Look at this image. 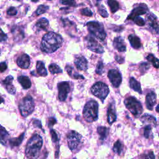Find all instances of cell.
Returning a JSON list of instances; mask_svg holds the SVG:
<instances>
[{
	"label": "cell",
	"mask_w": 159,
	"mask_h": 159,
	"mask_svg": "<svg viewBox=\"0 0 159 159\" xmlns=\"http://www.w3.org/2000/svg\"><path fill=\"white\" fill-rule=\"evenodd\" d=\"M48 26V21L46 18L42 17L35 23V27L37 30H45Z\"/></svg>",
	"instance_id": "obj_21"
},
{
	"label": "cell",
	"mask_w": 159,
	"mask_h": 159,
	"mask_svg": "<svg viewBox=\"0 0 159 159\" xmlns=\"http://www.w3.org/2000/svg\"><path fill=\"white\" fill-rule=\"evenodd\" d=\"M149 68V64L147 62H143L140 65V70L142 73H145Z\"/></svg>",
	"instance_id": "obj_39"
},
{
	"label": "cell",
	"mask_w": 159,
	"mask_h": 159,
	"mask_svg": "<svg viewBox=\"0 0 159 159\" xmlns=\"http://www.w3.org/2000/svg\"><path fill=\"white\" fill-rule=\"evenodd\" d=\"M48 69L50 72L52 74H56V73H62V70L60 68V67L57 65L55 63H52L49 65Z\"/></svg>",
	"instance_id": "obj_32"
},
{
	"label": "cell",
	"mask_w": 159,
	"mask_h": 159,
	"mask_svg": "<svg viewBox=\"0 0 159 159\" xmlns=\"http://www.w3.org/2000/svg\"><path fill=\"white\" fill-rule=\"evenodd\" d=\"M103 68H104V65L101 61H98L96 68V73L98 75H101L103 73Z\"/></svg>",
	"instance_id": "obj_36"
},
{
	"label": "cell",
	"mask_w": 159,
	"mask_h": 159,
	"mask_svg": "<svg viewBox=\"0 0 159 159\" xmlns=\"http://www.w3.org/2000/svg\"><path fill=\"white\" fill-rule=\"evenodd\" d=\"M60 3L63 4V5L74 6L76 2L74 1H60Z\"/></svg>",
	"instance_id": "obj_43"
},
{
	"label": "cell",
	"mask_w": 159,
	"mask_h": 159,
	"mask_svg": "<svg viewBox=\"0 0 159 159\" xmlns=\"http://www.w3.org/2000/svg\"><path fill=\"white\" fill-rule=\"evenodd\" d=\"M9 134L6 131V130L2 127H1V131H0V139L1 143L2 145H6L7 140L8 139Z\"/></svg>",
	"instance_id": "obj_28"
},
{
	"label": "cell",
	"mask_w": 159,
	"mask_h": 159,
	"mask_svg": "<svg viewBox=\"0 0 159 159\" xmlns=\"http://www.w3.org/2000/svg\"><path fill=\"white\" fill-rule=\"evenodd\" d=\"M124 104L126 108L135 116L139 117L143 111V107L140 102L135 97L130 96L124 100Z\"/></svg>",
	"instance_id": "obj_5"
},
{
	"label": "cell",
	"mask_w": 159,
	"mask_h": 159,
	"mask_svg": "<svg viewBox=\"0 0 159 159\" xmlns=\"http://www.w3.org/2000/svg\"><path fill=\"white\" fill-rule=\"evenodd\" d=\"M150 132H151V126L150 125H148L144 128V132H143L144 137L145 138H148Z\"/></svg>",
	"instance_id": "obj_41"
},
{
	"label": "cell",
	"mask_w": 159,
	"mask_h": 159,
	"mask_svg": "<svg viewBox=\"0 0 159 159\" xmlns=\"http://www.w3.org/2000/svg\"><path fill=\"white\" fill-rule=\"evenodd\" d=\"M134 22L135 24H136L137 25L139 26H143L145 24V20L140 17H137L134 19Z\"/></svg>",
	"instance_id": "obj_37"
},
{
	"label": "cell",
	"mask_w": 159,
	"mask_h": 159,
	"mask_svg": "<svg viewBox=\"0 0 159 159\" xmlns=\"http://www.w3.org/2000/svg\"><path fill=\"white\" fill-rule=\"evenodd\" d=\"M129 85L130 87L135 91L139 93V94H142V89L140 86V84L139 81H137L134 77H131L129 80Z\"/></svg>",
	"instance_id": "obj_23"
},
{
	"label": "cell",
	"mask_w": 159,
	"mask_h": 159,
	"mask_svg": "<svg viewBox=\"0 0 159 159\" xmlns=\"http://www.w3.org/2000/svg\"><path fill=\"white\" fill-rule=\"evenodd\" d=\"M13 79L14 78L11 75H9L2 81V84L6 87L7 92L12 95L16 93V88L12 84Z\"/></svg>",
	"instance_id": "obj_17"
},
{
	"label": "cell",
	"mask_w": 159,
	"mask_h": 159,
	"mask_svg": "<svg viewBox=\"0 0 159 159\" xmlns=\"http://www.w3.org/2000/svg\"><path fill=\"white\" fill-rule=\"evenodd\" d=\"M107 4H108L109 7H110L111 12H112V13L116 12L119 9V4L116 1L109 0V1H107Z\"/></svg>",
	"instance_id": "obj_29"
},
{
	"label": "cell",
	"mask_w": 159,
	"mask_h": 159,
	"mask_svg": "<svg viewBox=\"0 0 159 159\" xmlns=\"http://www.w3.org/2000/svg\"><path fill=\"white\" fill-rule=\"evenodd\" d=\"M147 7L145 4H141L137 7L133 9V10L131 11L130 14L128 16L127 19H131L133 20L137 17H139L140 15H143L146 14L147 11Z\"/></svg>",
	"instance_id": "obj_12"
},
{
	"label": "cell",
	"mask_w": 159,
	"mask_h": 159,
	"mask_svg": "<svg viewBox=\"0 0 159 159\" xmlns=\"http://www.w3.org/2000/svg\"><path fill=\"white\" fill-rule=\"evenodd\" d=\"M147 59L150 61L153 66L155 68H159V59H158L157 58H156L153 54H148L147 56Z\"/></svg>",
	"instance_id": "obj_30"
},
{
	"label": "cell",
	"mask_w": 159,
	"mask_h": 159,
	"mask_svg": "<svg viewBox=\"0 0 159 159\" xmlns=\"http://www.w3.org/2000/svg\"><path fill=\"white\" fill-rule=\"evenodd\" d=\"M145 159H155V156H154V154L152 152H150L147 156L145 158Z\"/></svg>",
	"instance_id": "obj_48"
},
{
	"label": "cell",
	"mask_w": 159,
	"mask_h": 159,
	"mask_svg": "<svg viewBox=\"0 0 159 159\" xmlns=\"http://www.w3.org/2000/svg\"><path fill=\"white\" fill-rule=\"evenodd\" d=\"M86 26L90 34L94 36L98 40L104 41L106 38V34L104 30L103 25L96 21H89L87 22Z\"/></svg>",
	"instance_id": "obj_4"
},
{
	"label": "cell",
	"mask_w": 159,
	"mask_h": 159,
	"mask_svg": "<svg viewBox=\"0 0 159 159\" xmlns=\"http://www.w3.org/2000/svg\"><path fill=\"white\" fill-rule=\"evenodd\" d=\"M48 8H49V7L48 6L44 5V4H41L37 9L35 14L37 15H40L42 14H43L44 12H45L48 9Z\"/></svg>",
	"instance_id": "obj_35"
},
{
	"label": "cell",
	"mask_w": 159,
	"mask_h": 159,
	"mask_svg": "<svg viewBox=\"0 0 159 159\" xmlns=\"http://www.w3.org/2000/svg\"><path fill=\"white\" fill-rule=\"evenodd\" d=\"M97 6L98 7V12L100 14V15L103 17H107L108 13L106 11V8L102 4H99V3L98 4H97Z\"/></svg>",
	"instance_id": "obj_34"
},
{
	"label": "cell",
	"mask_w": 159,
	"mask_h": 159,
	"mask_svg": "<svg viewBox=\"0 0 159 159\" xmlns=\"http://www.w3.org/2000/svg\"><path fill=\"white\" fill-rule=\"evenodd\" d=\"M91 91L93 95L100 99L102 102H103L109 93V89L107 84L101 81H98L93 85Z\"/></svg>",
	"instance_id": "obj_7"
},
{
	"label": "cell",
	"mask_w": 159,
	"mask_h": 159,
	"mask_svg": "<svg viewBox=\"0 0 159 159\" xmlns=\"http://www.w3.org/2000/svg\"><path fill=\"white\" fill-rule=\"evenodd\" d=\"M58 99L60 101L66 100L68 93L70 91V83L68 81H62L58 84Z\"/></svg>",
	"instance_id": "obj_11"
},
{
	"label": "cell",
	"mask_w": 159,
	"mask_h": 159,
	"mask_svg": "<svg viewBox=\"0 0 159 159\" xmlns=\"http://www.w3.org/2000/svg\"><path fill=\"white\" fill-rule=\"evenodd\" d=\"M82 136L75 130H71L67 135V141L69 148L71 151L77 150L81 143Z\"/></svg>",
	"instance_id": "obj_8"
},
{
	"label": "cell",
	"mask_w": 159,
	"mask_h": 159,
	"mask_svg": "<svg viewBox=\"0 0 159 159\" xmlns=\"http://www.w3.org/2000/svg\"><path fill=\"white\" fill-rule=\"evenodd\" d=\"M34 102L33 98L28 95L24 98L19 103V108L20 114L23 117H27L34 111Z\"/></svg>",
	"instance_id": "obj_6"
},
{
	"label": "cell",
	"mask_w": 159,
	"mask_h": 159,
	"mask_svg": "<svg viewBox=\"0 0 159 159\" xmlns=\"http://www.w3.org/2000/svg\"><path fill=\"white\" fill-rule=\"evenodd\" d=\"M156 99H157V96L155 93L153 91H151L148 93L145 98V104L147 108L152 111L153 108V106L156 104Z\"/></svg>",
	"instance_id": "obj_16"
},
{
	"label": "cell",
	"mask_w": 159,
	"mask_h": 159,
	"mask_svg": "<svg viewBox=\"0 0 159 159\" xmlns=\"http://www.w3.org/2000/svg\"><path fill=\"white\" fill-rule=\"evenodd\" d=\"M116 60L119 63H123L124 62V60L123 58H121L120 57H118V56H116Z\"/></svg>",
	"instance_id": "obj_49"
},
{
	"label": "cell",
	"mask_w": 159,
	"mask_h": 159,
	"mask_svg": "<svg viewBox=\"0 0 159 159\" xmlns=\"http://www.w3.org/2000/svg\"><path fill=\"white\" fill-rule=\"evenodd\" d=\"M156 111L159 113V104H158L157 106V107H156Z\"/></svg>",
	"instance_id": "obj_50"
},
{
	"label": "cell",
	"mask_w": 159,
	"mask_h": 159,
	"mask_svg": "<svg viewBox=\"0 0 159 159\" xmlns=\"http://www.w3.org/2000/svg\"><path fill=\"white\" fill-rule=\"evenodd\" d=\"M0 68H1V72H3L4 71H5L7 69V65L6 63V62L2 61L0 65Z\"/></svg>",
	"instance_id": "obj_47"
},
{
	"label": "cell",
	"mask_w": 159,
	"mask_h": 159,
	"mask_svg": "<svg viewBox=\"0 0 159 159\" xmlns=\"http://www.w3.org/2000/svg\"><path fill=\"white\" fill-rule=\"evenodd\" d=\"M81 14L82 15H84V16H92L93 15V12L92 11H91L90 9L88 8V7H86V8H84V9H81Z\"/></svg>",
	"instance_id": "obj_38"
},
{
	"label": "cell",
	"mask_w": 159,
	"mask_h": 159,
	"mask_svg": "<svg viewBox=\"0 0 159 159\" xmlns=\"http://www.w3.org/2000/svg\"><path fill=\"white\" fill-rule=\"evenodd\" d=\"M50 134H51L52 140L53 142H58L59 141V139L58 137V135H57L56 132L52 129H50Z\"/></svg>",
	"instance_id": "obj_40"
},
{
	"label": "cell",
	"mask_w": 159,
	"mask_h": 159,
	"mask_svg": "<svg viewBox=\"0 0 159 159\" xmlns=\"http://www.w3.org/2000/svg\"><path fill=\"white\" fill-rule=\"evenodd\" d=\"M158 48H159V42H158Z\"/></svg>",
	"instance_id": "obj_51"
},
{
	"label": "cell",
	"mask_w": 159,
	"mask_h": 159,
	"mask_svg": "<svg viewBox=\"0 0 159 159\" xmlns=\"http://www.w3.org/2000/svg\"><path fill=\"white\" fill-rule=\"evenodd\" d=\"M43 145V140L42 137L37 134H34L28 140L25 154L28 159H37L40 153V151Z\"/></svg>",
	"instance_id": "obj_2"
},
{
	"label": "cell",
	"mask_w": 159,
	"mask_h": 159,
	"mask_svg": "<svg viewBox=\"0 0 159 159\" xmlns=\"http://www.w3.org/2000/svg\"><path fill=\"white\" fill-rule=\"evenodd\" d=\"M63 42L61 36L54 32L45 34L42 39L40 48L42 52L51 53L59 48Z\"/></svg>",
	"instance_id": "obj_1"
},
{
	"label": "cell",
	"mask_w": 159,
	"mask_h": 159,
	"mask_svg": "<svg viewBox=\"0 0 159 159\" xmlns=\"http://www.w3.org/2000/svg\"><path fill=\"white\" fill-rule=\"evenodd\" d=\"M7 39V36L6 34H4L2 31V30L1 29V42H3L6 40Z\"/></svg>",
	"instance_id": "obj_46"
},
{
	"label": "cell",
	"mask_w": 159,
	"mask_h": 159,
	"mask_svg": "<svg viewBox=\"0 0 159 159\" xmlns=\"http://www.w3.org/2000/svg\"><path fill=\"white\" fill-rule=\"evenodd\" d=\"M17 80L19 83L21 84L22 88L25 89H27L30 88L31 86V81L28 76L20 75L18 76Z\"/></svg>",
	"instance_id": "obj_22"
},
{
	"label": "cell",
	"mask_w": 159,
	"mask_h": 159,
	"mask_svg": "<svg viewBox=\"0 0 159 159\" xmlns=\"http://www.w3.org/2000/svg\"><path fill=\"white\" fill-rule=\"evenodd\" d=\"M85 40L88 49L97 53H104V48L95 39L93 35L90 34L89 35H88L85 38Z\"/></svg>",
	"instance_id": "obj_9"
},
{
	"label": "cell",
	"mask_w": 159,
	"mask_h": 159,
	"mask_svg": "<svg viewBox=\"0 0 159 159\" xmlns=\"http://www.w3.org/2000/svg\"><path fill=\"white\" fill-rule=\"evenodd\" d=\"M142 120L143 123L145 122H150L152 124H156V119L153 116H151L148 114H145L142 116Z\"/></svg>",
	"instance_id": "obj_31"
},
{
	"label": "cell",
	"mask_w": 159,
	"mask_h": 159,
	"mask_svg": "<svg viewBox=\"0 0 159 159\" xmlns=\"http://www.w3.org/2000/svg\"><path fill=\"white\" fill-rule=\"evenodd\" d=\"M97 131H98V134L99 135L100 139L102 140H104L107 137L108 133H109L108 129L104 126H99L98 127Z\"/></svg>",
	"instance_id": "obj_27"
},
{
	"label": "cell",
	"mask_w": 159,
	"mask_h": 159,
	"mask_svg": "<svg viewBox=\"0 0 159 159\" xmlns=\"http://www.w3.org/2000/svg\"><path fill=\"white\" fill-rule=\"evenodd\" d=\"M98 103L94 100H90L84 106L83 114L84 119L88 122L96 121L98 118Z\"/></svg>",
	"instance_id": "obj_3"
},
{
	"label": "cell",
	"mask_w": 159,
	"mask_h": 159,
	"mask_svg": "<svg viewBox=\"0 0 159 159\" xmlns=\"http://www.w3.org/2000/svg\"><path fill=\"white\" fill-rule=\"evenodd\" d=\"M114 47L119 52H125L126 50V46L124 42V40L122 37H116L113 41Z\"/></svg>",
	"instance_id": "obj_18"
},
{
	"label": "cell",
	"mask_w": 159,
	"mask_h": 159,
	"mask_svg": "<svg viewBox=\"0 0 159 159\" xmlns=\"http://www.w3.org/2000/svg\"><path fill=\"white\" fill-rule=\"evenodd\" d=\"M25 135V133H22L20 135H19L18 137L16 138H12L9 140V143L11 148H13L14 147H18L19 146L22 142L24 140Z\"/></svg>",
	"instance_id": "obj_24"
},
{
	"label": "cell",
	"mask_w": 159,
	"mask_h": 159,
	"mask_svg": "<svg viewBox=\"0 0 159 159\" xmlns=\"http://www.w3.org/2000/svg\"><path fill=\"white\" fill-rule=\"evenodd\" d=\"M107 77L112 86L118 88L122 82V76L120 71L117 69H111L108 71Z\"/></svg>",
	"instance_id": "obj_10"
},
{
	"label": "cell",
	"mask_w": 159,
	"mask_h": 159,
	"mask_svg": "<svg viewBox=\"0 0 159 159\" xmlns=\"http://www.w3.org/2000/svg\"><path fill=\"white\" fill-rule=\"evenodd\" d=\"M74 63L76 68L79 70L86 71L88 68V61L83 56L76 57Z\"/></svg>",
	"instance_id": "obj_14"
},
{
	"label": "cell",
	"mask_w": 159,
	"mask_h": 159,
	"mask_svg": "<svg viewBox=\"0 0 159 159\" xmlns=\"http://www.w3.org/2000/svg\"><path fill=\"white\" fill-rule=\"evenodd\" d=\"M113 151L114 153L118 155H120L121 152H122V145L119 140H117L114 143L113 146Z\"/></svg>",
	"instance_id": "obj_33"
},
{
	"label": "cell",
	"mask_w": 159,
	"mask_h": 159,
	"mask_svg": "<svg viewBox=\"0 0 159 159\" xmlns=\"http://www.w3.org/2000/svg\"><path fill=\"white\" fill-rule=\"evenodd\" d=\"M16 62L18 66L20 68L27 69L29 67L30 64V57L27 54H22L17 58Z\"/></svg>",
	"instance_id": "obj_13"
},
{
	"label": "cell",
	"mask_w": 159,
	"mask_h": 159,
	"mask_svg": "<svg viewBox=\"0 0 159 159\" xmlns=\"http://www.w3.org/2000/svg\"><path fill=\"white\" fill-rule=\"evenodd\" d=\"M66 71L68 73V74L69 75V76H70L72 78H75V79H84V77L82 75H80V74H78V73H76L75 71H74V69L73 67H71L70 65H66L65 67Z\"/></svg>",
	"instance_id": "obj_26"
},
{
	"label": "cell",
	"mask_w": 159,
	"mask_h": 159,
	"mask_svg": "<svg viewBox=\"0 0 159 159\" xmlns=\"http://www.w3.org/2000/svg\"><path fill=\"white\" fill-rule=\"evenodd\" d=\"M129 41L131 46L135 49H139L141 47L142 44L140 39L134 34H130L128 37Z\"/></svg>",
	"instance_id": "obj_20"
},
{
	"label": "cell",
	"mask_w": 159,
	"mask_h": 159,
	"mask_svg": "<svg viewBox=\"0 0 159 159\" xmlns=\"http://www.w3.org/2000/svg\"><path fill=\"white\" fill-rule=\"evenodd\" d=\"M33 124H34V125L35 127H38L39 128H40V129L43 130V129H42V125H41L40 120H37V119H35V120H34V121H33Z\"/></svg>",
	"instance_id": "obj_44"
},
{
	"label": "cell",
	"mask_w": 159,
	"mask_h": 159,
	"mask_svg": "<svg viewBox=\"0 0 159 159\" xmlns=\"http://www.w3.org/2000/svg\"><path fill=\"white\" fill-rule=\"evenodd\" d=\"M107 114V122L109 124H112L116 120V112L115 108V103L114 101L109 104Z\"/></svg>",
	"instance_id": "obj_15"
},
{
	"label": "cell",
	"mask_w": 159,
	"mask_h": 159,
	"mask_svg": "<svg viewBox=\"0 0 159 159\" xmlns=\"http://www.w3.org/2000/svg\"><path fill=\"white\" fill-rule=\"evenodd\" d=\"M148 20V24L150 27L154 30L157 34H159V24L157 21L156 17L153 14H148L147 17Z\"/></svg>",
	"instance_id": "obj_19"
},
{
	"label": "cell",
	"mask_w": 159,
	"mask_h": 159,
	"mask_svg": "<svg viewBox=\"0 0 159 159\" xmlns=\"http://www.w3.org/2000/svg\"><path fill=\"white\" fill-rule=\"evenodd\" d=\"M4 159H6V158H4Z\"/></svg>",
	"instance_id": "obj_52"
},
{
	"label": "cell",
	"mask_w": 159,
	"mask_h": 159,
	"mask_svg": "<svg viewBox=\"0 0 159 159\" xmlns=\"http://www.w3.org/2000/svg\"><path fill=\"white\" fill-rule=\"evenodd\" d=\"M36 69L37 73L42 76H46L47 75V71L45 68V64L42 61H37L36 65Z\"/></svg>",
	"instance_id": "obj_25"
},
{
	"label": "cell",
	"mask_w": 159,
	"mask_h": 159,
	"mask_svg": "<svg viewBox=\"0 0 159 159\" xmlns=\"http://www.w3.org/2000/svg\"><path fill=\"white\" fill-rule=\"evenodd\" d=\"M17 12V11L14 7H10L7 11V14L9 16H16Z\"/></svg>",
	"instance_id": "obj_42"
},
{
	"label": "cell",
	"mask_w": 159,
	"mask_h": 159,
	"mask_svg": "<svg viewBox=\"0 0 159 159\" xmlns=\"http://www.w3.org/2000/svg\"><path fill=\"white\" fill-rule=\"evenodd\" d=\"M56 122H57V120H56L55 118H54V117H50V118H49L48 127H52Z\"/></svg>",
	"instance_id": "obj_45"
}]
</instances>
